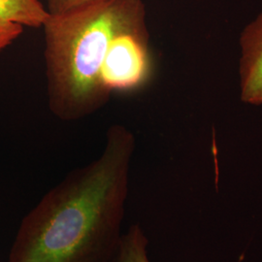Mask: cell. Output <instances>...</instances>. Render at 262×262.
Segmentation results:
<instances>
[{
  "instance_id": "obj_6",
  "label": "cell",
  "mask_w": 262,
  "mask_h": 262,
  "mask_svg": "<svg viewBox=\"0 0 262 262\" xmlns=\"http://www.w3.org/2000/svg\"><path fill=\"white\" fill-rule=\"evenodd\" d=\"M148 243V238L140 225H131L127 232L122 235L117 262H150L147 253Z\"/></svg>"
},
{
  "instance_id": "obj_2",
  "label": "cell",
  "mask_w": 262,
  "mask_h": 262,
  "mask_svg": "<svg viewBox=\"0 0 262 262\" xmlns=\"http://www.w3.org/2000/svg\"><path fill=\"white\" fill-rule=\"evenodd\" d=\"M142 0H102L50 14L44 26L48 106L63 122H77L104 107L101 77L116 38L146 18Z\"/></svg>"
},
{
  "instance_id": "obj_4",
  "label": "cell",
  "mask_w": 262,
  "mask_h": 262,
  "mask_svg": "<svg viewBox=\"0 0 262 262\" xmlns=\"http://www.w3.org/2000/svg\"><path fill=\"white\" fill-rule=\"evenodd\" d=\"M239 44L240 98L245 103L262 105V12L244 28Z\"/></svg>"
},
{
  "instance_id": "obj_3",
  "label": "cell",
  "mask_w": 262,
  "mask_h": 262,
  "mask_svg": "<svg viewBox=\"0 0 262 262\" xmlns=\"http://www.w3.org/2000/svg\"><path fill=\"white\" fill-rule=\"evenodd\" d=\"M154 63L147 17L136 20L116 38L101 77L104 94L135 92L150 82Z\"/></svg>"
},
{
  "instance_id": "obj_7",
  "label": "cell",
  "mask_w": 262,
  "mask_h": 262,
  "mask_svg": "<svg viewBox=\"0 0 262 262\" xmlns=\"http://www.w3.org/2000/svg\"><path fill=\"white\" fill-rule=\"evenodd\" d=\"M98 1L102 0H47L46 8L50 14L56 15Z\"/></svg>"
},
{
  "instance_id": "obj_1",
  "label": "cell",
  "mask_w": 262,
  "mask_h": 262,
  "mask_svg": "<svg viewBox=\"0 0 262 262\" xmlns=\"http://www.w3.org/2000/svg\"><path fill=\"white\" fill-rule=\"evenodd\" d=\"M135 137L122 124L101 155L72 170L20 222L8 262H117Z\"/></svg>"
},
{
  "instance_id": "obj_5",
  "label": "cell",
  "mask_w": 262,
  "mask_h": 262,
  "mask_svg": "<svg viewBox=\"0 0 262 262\" xmlns=\"http://www.w3.org/2000/svg\"><path fill=\"white\" fill-rule=\"evenodd\" d=\"M49 16L40 0H0V52L17 40L25 28H42Z\"/></svg>"
}]
</instances>
